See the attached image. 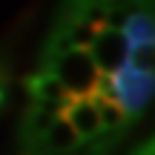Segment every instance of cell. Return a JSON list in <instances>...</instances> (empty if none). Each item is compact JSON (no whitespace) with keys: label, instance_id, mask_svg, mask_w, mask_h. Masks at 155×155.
Segmentation results:
<instances>
[{"label":"cell","instance_id":"obj_4","mask_svg":"<svg viewBox=\"0 0 155 155\" xmlns=\"http://www.w3.org/2000/svg\"><path fill=\"white\" fill-rule=\"evenodd\" d=\"M26 92H29V104L40 106V109L52 112V115H61L63 106L69 104V95L63 92V86L55 81L49 72H38L26 81Z\"/></svg>","mask_w":155,"mask_h":155},{"label":"cell","instance_id":"obj_1","mask_svg":"<svg viewBox=\"0 0 155 155\" xmlns=\"http://www.w3.org/2000/svg\"><path fill=\"white\" fill-rule=\"evenodd\" d=\"M40 72H49L63 86V92L69 98L95 95L98 78H101V72L95 69L86 49H63V52H55V55H43V69Z\"/></svg>","mask_w":155,"mask_h":155},{"label":"cell","instance_id":"obj_5","mask_svg":"<svg viewBox=\"0 0 155 155\" xmlns=\"http://www.w3.org/2000/svg\"><path fill=\"white\" fill-rule=\"evenodd\" d=\"M61 115L69 121V127L75 129L78 138H98V135H104L98 109L92 104V95L89 98H69V104L63 106Z\"/></svg>","mask_w":155,"mask_h":155},{"label":"cell","instance_id":"obj_8","mask_svg":"<svg viewBox=\"0 0 155 155\" xmlns=\"http://www.w3.org/2000/svg\"><path fill=\"white\" fill-rule=\"evenodd\" d=\"M0 83H3V75H0Z\"/></svg>","mask_w":155,"mask_h":155},{"label":"cell","instance_id":"obj_3","mask_svg":"<svg viewBox=\"0 0 155 155\" xmlns=\"http://www.w3.org/2000/svg\"><path fill=\"white\" fill-rule=\"evenodd\" d=\"M86 52H89V58H92L95 69H98L101 75H115L118 69L127 63L129 46H127V38H124L121 29L104 26L92 38V43L86 46Z\"/></svg>","mask_w":155,"mask_h":155},{"label":"cell","instance_id":"obj_6","mask_svg":"<svg viewBox=\"0 0 155 155\" xmlns=\"http://www.w3.org/2000/svg\"><path fill=\"white\" fill-rule=\"evenodd\" d=\"M124 38H127V46H152L155 43V17L150 9H135L127 15L121 26Z\"/></svg>","mask_w":155,"mask_h":155},{"label":"cell","instance_id":"obj_2","mask_svg":"<svg viewBox=\"0 0 155 155\" xmlns=\"http://www.w3.org/2000/svg\"><path fill=\"white\" fill-rule=\"evenodd\" d=\"M112 78V92H115L118 106L124 109V115L132 121L138 118L147 106L152 104V95H155V75L152 72H135L132 66L124 63Z\"/></svg>","mask_w":155,"mask_h":155},{"label":"cell","instance_id":"obj_7","mask_svg":"<svg viewBox=\"0 0 155 155\" xmlns=\"http://www.w3.org/2000/svg\"><path fill=\"white\" fill-rule=\"evenodd\" d=\"M127 66H132L135 72H152L155 69V49L152 46H132L127 55Z\"/></svg>","mask_w":155,"mask_h":155}]
</instances>
